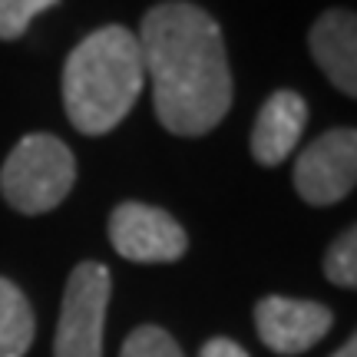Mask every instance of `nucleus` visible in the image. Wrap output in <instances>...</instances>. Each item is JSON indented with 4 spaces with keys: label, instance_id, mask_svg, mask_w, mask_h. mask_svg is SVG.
<instances>
[{
    "label": "nucleus",
    "instance_id": "nucleus-15",
    "mask_svg": "<svg viewBox=\"0 0 357 357\" xmlns=\"http://www.w3.org/2000/svg\"><path fill=\"white\" fill-rule=\"evenodd\" d=\"M331 357H357V337H347L344 344L337 347Z\"/></svg>",
    "mask_w": 357,
    "mask_h": 357
},
{
    "label": "nucleus",
    "instance_id": "nucleus-2",
    "mask_svg": "<svg viewBox=\"0 0 357 357\" xmlns=\"http://www.w3.org/2000/svg\"><path fill=\"white\" fill-rule=\"evenodd\" d=\"M146 86L139 40L129 26L106 24L79 40L63 66V109L83 136L113 132Z\"/></svg>",
    "mask_w": 357,
    "mask_h": 357
},
{
    "label": "nucleus",
    "instance_id": "nucleus-13",
    "mask_svg": "<svg viewBox=\"0 0 357 357\" xmlns=\"http://www.w3.org/2000/svg\"><path fill=\"white\" fill-rule=\"evenodd\" d=\"M56 3L60 0H0V40L24 37L30 20Z\"/></svg>",
    "mask_w": 357,
    "mask_h": 357
},
{
    "label": "nucleus",
    "instance_id": "nucleus-6",
    "mask_svg": "<svg viewBox=\"0 0 357 357\" xmlns=\"http://www.w3.org/2000/svg\"><path fill=\"white\" fill-rule=\"evenodd\" d=\"M357 132L328 129L294 162V189L307 205H334L354 192Z\"/></svg>",
    "mask_w": 357,
    "mask_h": 357
},
{
    "label": "nucleus",
    "instance_id": "nucleus-7",
    "mask_svg": "<svg viewBox=\"0 0 357 357\" xmlns=\"http://www.w3.org/2000/svg\"><path fill=\"white\" fill-rule=\"evenodd\" d=\"M334 314L321 301L268 294L255 305V328L261 344L281 357L305 354L331 331Z\"/></svg>",
    "mask_w": 357,
    "mask_h": 357
},
{
    "label": "nucleus",
    "instance_id": "nucleus-11",
    "mask_svg": "<svg viewBox=\"0 0 357 357\" xmlns=\"http://www.w3.org/2000/svg\"><path fill=\"white\" fill-rule=\"evenodd\" d=\"M324 278L337 288H357V229L337 235L324 252Z\"/></svg>",
    "mask_w": 357,
    "mask_h": 357
},
{
    "label": "nucleus",
    "instance_id": "nucleus-4",
    "mask_svg": "<svg viewBox=\"0 0 357 357\" xmlns=\"http://www.w3.org/2000/svg\"><path fill=\"white\" fill-rule=\"evenodd\" d=\"M109 268L100 261H79L70 271L53 337V357H102V324L109 307Z\"/></svg>",
    "mask_w": 357,
    "mask_h": 357
},
{
    "label": "nucleus",
    "instance_id": "nucleus-12",
    "mask_svg": "<svg viewBox=\"0 0 357 357\" xmlns=\"http://www.w3.org/2000/svg\"><path fill=\"white\" fill-rule=\"evenodd\" d=\"M119 357H185V354H182V347L176 344V337L169 331L155 328V324H139L126 337Z\"/></svg>",
    "mask_w": 357,
    "mask_h": 357
},
{
    "label": "nucleus",
    "instance_id": "nucleus-14",
    "mask_svg": "<svg viewBox=\"0 0 357 357\" xmlns=\"http://www.w3.org/2000/svg\"><path fill=\"white\" fill-rule=\"evenodd\" d=\"M199 357H248L242 344H235L231 337H212V341H205Z\"/></svg>",
    "mask_w": 357,
    "mask_h": 357
},
{
    "label": "nucleus",
    "instance_id": "nucleus-5",
    "mask_svg": "<svg viewBox=\"0 0 357 357\" xmlns=\"http://www.w3.org/2000/svg\"><path fill=\"white\" fill-rule=\"evenodd\" d=\"M109 242L126 261L169 265L189 252V235L166 208L146 202H119L109 215Z\"/></svg>",
    "mask_w": 357,
    "mask_h": 357
},
{
    "label": "nucleus",
    "instance_id": "nucleus-10",
    "mask_svg": "<svg viewBox=\"0 0 357 357\" xmlns=\"http://www.w3.org/2000/svg\"><path fill=\"white\" fill-rule=\"evenodd\" d=\"M37 321L26 294L10 278H0V357H24L33 344Z\"/></svg>",
    "mask_w": 357,
    "mask_h": 357
},
{
    "label": "nucleus",
    "instance_id": "nucleus-3",
    "mask_svg": "<svg viewBox=\"0 0 357 357\" xmlns=\"http://www.w3.org/2000/svg\"><path fill=\"white\" fill-rule=\"evenodd\" d=\"M77 182V159L63 139L26 132L0 166V195L20 215H43L63 202Z\"/></svg>",
    "mask_w": 357,
    "mask_h": 357
},
{
    "label": "nucleus",
    "instance_id": "nucleus-1",
    "mask_svg": "<svg viewBox=\"0 0 357 357\" xmlns=\"http://www.w3.org/2000/svg\"><path fill=\"white\" fill-rule=\"evenodd\" d=\"M139 50L155 119L172 136H205L229 116L235 83L222 26L189 0H162L142 17Z\"/></svg>",
    "mask_w": 357,
    "mask_h": 357
},
{
    "label": "nucleus",
    "instance_id": "nucleus-9",
    "mask_svg": "<svg viewBox=\"0 0 357 357\" xmlns=\"http://www.w3.org/2000/svg\"><path fill=\"white\" fill-rule=\"evenodd\" d=\"M307 47L324 77L344 96H357V17L331 7L311 24Z\"/></svg>",
    "mask_w": 357,
    "mask_h": 357
},
{
    "label": "nucleus",
    "instance_id": "nucleus-8",
    "mask_svg": "<svg viewBox=\"0 0 357 357\" xmlns=\"http://www.w3.org/2000/svg\"><path fill=\"white\" fill-rule=\"evenodd\" d=\"M307 126V102L294 89H275L258 109L252 126V155L258 166L275 169L281 166Z\"/></svg>",
    "mask_w": 357,
    "mask_h": 357
}]
</instances>
